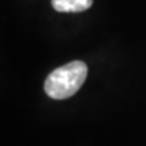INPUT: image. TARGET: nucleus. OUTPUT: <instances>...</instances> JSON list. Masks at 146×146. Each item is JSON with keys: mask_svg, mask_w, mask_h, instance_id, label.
<instances>
[{"mask_svg": "<svg viewBox=\"0 0 146 146\" xmlns=\"http://www.w3.org/2000/svg\"><path fill=\"white\" fill-rule=\"evenodd\" d=\"M88 74L87 64L72 61L64 66L54 69L45 81V92L56 100L68 99L77 92Z\"/></svg>", "mask_w": 146, "mask_h": 146, "instance_id": "1", "label": "nucleus"}, {"mask_svg": "<svg viewBox=\"0 0 146 146\" xmlns=\"http://www.w3.org/2000/svg\"><path fill=\"white\" fill-rule=\"evenodd\" d=\"M94 0H52L53 8L58 12H81L91 8Z\"/></svg>", "mask_w": 146, "mask_h": 146, "instance_id": "2", "label": "nucleus"}]
</instances>
